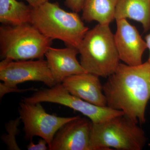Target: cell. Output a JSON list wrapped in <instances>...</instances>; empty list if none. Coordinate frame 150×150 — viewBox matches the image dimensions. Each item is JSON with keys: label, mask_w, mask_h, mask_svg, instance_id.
Masks as SVG:
<instances>
[{"label": "cell", "mask_w": 150, "mask_h": 150, "mask_svg": "<svg viewBox=\"0 0 150 150\" xmlns=\"http://www.w3.org/2000/svg\"><path fill=\"white\" fill-rule=\"evenodd\" d=\"M103 89L108 107L122 111L135 123H145L150 98V63L137 66L120 63Z\"/></svg>", "instance_id": "6da1fadb"}, {"label": "cell", "mask_w": 150, "mask_h": 150, "mask_svg": "<svg viewBox=\"0 0 150 150\" xmlns=\"http://www.w3.org/2000/svg\"><path fill=\"white\" fill-rule=\"evenodd\" d=\"M77 13L68 12L59 3L47 2L32 8L31 24L51 40L63 41L67 46L79 48L89 28Z\"/></svg>", "instance_id": "7a4b0ae2"}, {"label": "cell", "mask_w": 150, "mask_h": 150, "mask_svg": "<svg viewBox=\"0 0 150 150\" xmlns=\"http://www.w3.org/2000/svg\"><path fill=\"white\" fill-rule=\"evenodd\" d=\"M81 65L86 72L108 77L120 64L109 25L98 24L89 30L78 48Z\"/></svg>", "instance_id": "3957f363"}, {"label": "cell", "mask_w": 150, "mask_h": 150, "mask_svg": "<svg viewBox=\"0 0 150 150\" xmlns=\"http://www.w3.org/2000/svg\"><path fill=\"white\" fill-rule=\"evenodd\" d=\"M138 123L124 114L93 123L90 150H142L146 139Z\"/></svg>", "instance_id": "277c9868"}, {"label": "cell", "mask_w": 150, "mask_h": 150, "mask_svg": "<svg viewBox=\"0 0 150 150\" xmlns=\"http://www.w3.org/2000/svg\"><path fill=\"white\" fill-rule=\"evenodd\" d=\"M52 40L32 24L0 27V55L13 61L43 59Z\"/></svg>", "instance_id": "5b68a950"}, {"label": "cell", "mask_w": 150, "mask_h": 150, "mask_svg": "<svg viewBox=\"0 0 150 150\" xmlns=\"http://www.w3.org/2000/svg\"><path fill=\"white\" fill-rule=\"evenodd\" d=\"M28 103L49 102L62 105L82 113L93 123L106 121L114 116L124 114L121 110L110 108L98 106L86 101L70 93L62 83L52 87L38 89L32 95L22 99Z\"/></svg>", "instance_id": "8992f818"}, {"label": "cell", "mask_w": 150, "mask_h": 150, "mask_svg": "<svg viewBox=\"0 0 150 150\" xmlns=\"http://www.w3.org/2000/svg\"><path fill=\"white\" fill-rule=\"evenodd\" d=\"M19 105V114L24 125L25 139L31 141L33 137H39L47 142L48 146L57 131L76 116L63 117L49 114L40 103H31L22 100Z\"/></svg>", "instance_id": "52a82bcc"}, {"label": "cell", "mask_w": 150, "mask_h": 150, "mask_svg": "<svg viewBox=\"0 0 150 150\" xmlns=\"http://www.w3.org/2000/svg\"><path fill=\"white\" fill-rule=\"evenodd\" d=\"M0 80L6 86L18 88L27 81L43 82L48 87L56 84L46 60L44 59L13 61L2 59L0 62Z\"/></svg>", "instance_id": "ba28073f"}, {"label": "cell", "mask_w": 150, "mask_h": 150, "mask_svg": "<svg viewBox=\"0 0 150 150\" xmlns=\"http://www.w3.org/2000/svg\"><path fill=\"white\" fill-rule=\"evenodd\" d=\"M92 124L87 117L76 116L57 131L48 150H90Z\"/></svg>", "instance_id": "9c48e42d"}, {"label": "cell", "mask_w": 150, "mask_h": 150, "mask_svg": "<svg viewBox=\"0 0 150 150\" xmlns=\"http://www.w3.org/2000/svg\"><path fill=\"white\" fill-rule=\"evenodd\" d=\"M117 30L114 34L115 46L119 59L129 66L142 63V56L147 48L146 40H143L136 27L126 19L116 20Z\"/></svg>", "instance_id": "30bf717a"}, {"label": "cell", "mask_w": 150, "mask_h": 150, "mask_svg": "<svg viewBox=\"0 0 150 150\" xmlns=\"http://www.w3.org/2000/svg\"><path fill=\"white\" fill-rule=\"evenodd\" d=\"M62 83L73 95L98 106H107L98 76L87 72L81 73L66 78Z\"/></svg>", "instance_id": "8fae6325"}, {"label": "cell", "mask_w": 150, "mask_h": 150, "mask_svg": "<svg viewBox=\"0 0 150 150\" xmlns=\"http://www.w3.org/2000/svg\"><path fill=\"white\" fill-rule=\"evenodd\" d=\"M78 48L67 46L57 48L50 47L45 54L46 61L56 84L62 83L66 78L86 72L77 56Z\"/></svg>", "instance_id": "7c38bea8"}, {"label": "cell", "mask_w": 150, "mask_h": 150, "mask_svg": "<svg viewBox=\"0 0 150 150\" xmlns=\"http://www.w3.org/2000/svg\"><path fill=\"white\" fill-rule=\"evenodd\" d=\"M115 18L134 20L147 32L150 29V0H118Z\"/></svg>", "instance_id": "4fadbf2b"}, {"label": "cell", "mask_w": 150, "mask_h": 150, "mask_svg": "<svg viewBox=\"0 0 150 150\" xmlns=\"http://www.w3.org/2000/svg\"><path fill=\"white\" fill-rule=\"evenodd\" d=\"M118 0H85L82 19L87 22L96 21L98 24L109 25L115 20Z\"/></svg>", "instance_id": "5bb4252c"}, {"label": "cell", "mask_w": 150, "mask_h": 150, "mask_svg": "<svg viewBox=\"0 0 150 150\" xmlns=\"http://www.w3.org/2000/svg\"><path fill=\"white\" fill-rule=\"evenodd\" d=\"M32 7L17 0H0V22L3 25L31 24Z\"/></svg>", "instance_id": "9a60e30c"}, {"label": "cell", "mask_w": 150, "mask_h": 150, "mask_svg": "<svg viewBox=\"0 0 150 150\" xmlns=\"http://www.w3.org/2000/svg\"><path fill=\"white\" fill-rule=\"evenodd\" d=\"M21 119L20 117L14 120H11L6 125V129L8 134L3 135L1 139L7 146L9 150H20L16 141V137L20 131L18 126Z\"/></svg>", "instance_id": "2e32d148"}, {"label": "cell", "mask_w": 150, "mask_h": 150, "mask_svg": "<svg viewBox=\"0 0 150 150\" xmlns=\"http://www.w3.org/2000/svg\"><path fill=\"white\" fill-rule=\"evenodd\" d=\"M38 89L31 88L18 89V88H13L6 86L3 83H0V97L1 98L5 95L10 93H24L28 91H37Z\"/></svg>", "instance_id": "e0dca14e"}, {"label": "cell", "mask_w": 150, "mask_h": 150, "mask_svg": "<svg viewBox=\"0 0 150 150\" xmlns=\"http://www.w3.org/2000/svg\"><path fill=\"white\" fill-rule=\"evenodd\" d=\"M85 0H65L64 4L74 12H80L82 10Z\"/></svg>", "instance_id": "ac0fdd59"}, {"label": "cell", "mask_w": 150, "mask_h": 150, "mask_svg": "<svg viewBox=\"0 0 150 150\" xmlns=\"http://www.w3.org/2000/svg\"><path fill=\"white\" fill-rule=\"evenodd\" d=\"M48 145L47 142L45 140L40 139L37 144H34L32 140L27 146L28 150H48Z\"/></svg>", "instance_id": "d6986e66"}, {"label": "cell", "mask_w": 150, "mask_h": 150, "mask_svg": "<svg viewBox=\"0 0 150 150\" xmlns=\"http://www.w3.org/2000/svg\"><path fill=\"white\" fill-rule=\"evenodd\" d=\"M32 8H36L41 6L50 0H24Z\"/></svg>", "instance_id": "ffe728a7"}, {"label": "cell", "mask_w": 150, "mask_h": 150, "mask_svg": "<svg viewBox=\"0 0 150 150\" xmlns=\"http://www.w3.org/2000/svg\"><path fill=\"white\" fill-rule=\"evenodd\" d=\"M145 40L146 43L147 48L149 50V56L148 61L150 63V33L146 36Z\"/></svg>", "instance_id": "44dd1931"}]
</instances>
